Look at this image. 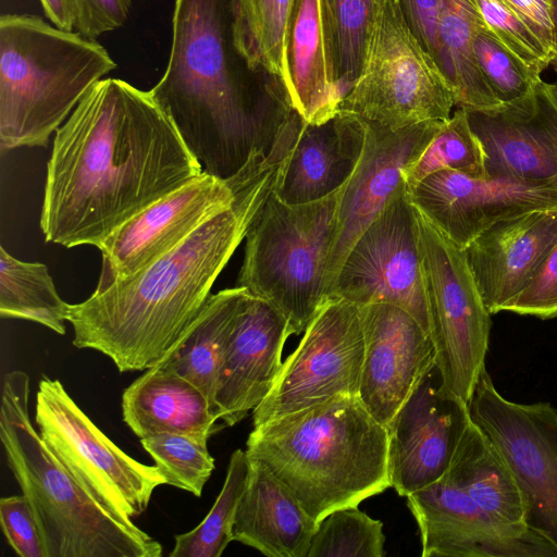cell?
<instances>
[{"label": "cell", "mask_w": 557, "mask_h": 557, "mask_svg": "<svg viewBox=\"0 0 557 557\" xmlns=\"http://www.w3.org/2000/svg\"><path fill=\"white\" fill-rule=\"evenodd\" d=\"M344 187L304 205H287L273 191L245 236L238 286L275 307L294 334L305 332L327 298V267Z\"/></svg>", "instance_id": "7"}, {"label": "cell", "mask_w": 557, "mask_h": 557, "mask_svg": "<svg viewBox=\"0 0 557 557\" xmlns=\"http://www.w3.org/2000/svg\"><path fill=\"white\" fill-rule=\"evenodd\" d=\"M468 409L510 467L527 504V525L557 548V411L548 403L505 398L486 369Z\"/></svg>", "instance_id": "13"}, {"label": "cell", "mask_w": 557, "mask_h": 557, "mask_svg": "<svg viewBox=\"0 0 557 557\" xmlns=\"http://www.w3.org/2000/svg\"><path fill=\"white\" fill-rule=\"evenodd\" d=\"M122 413L139 438L181 433L209 440L223 426L197 386L160 364L124 389Z\"/></svg>", "instance_id": "26"}, {"label": "cell", "mask_w": 557, "mask_h": 557, "mask_svg": "<svg viewBox=\"0 0 557 557\" xmlns=\"http://www.w3.org/2000/svg\"><path fill=\"white\" fill-rule=\"evenodd\" d=\"M552 5V20H553V28H554V48L550 60V66L554 67L557 73V0H550Z\"/></svg>", "instance_id": "45"}, {"label": "cell", "mask_w": 557, "mask_h": 557, "mask_svg": "<svg viewBox=\"0 0 557 557\" xmlns=\"http://www.w3.org/2000/svg\"><path fill=\"white\" fill-rule=\"evenodd\" d=\"M481 24L473 0H443L440 66L454 87L456 106L467 111L503 104L483 76L474 53V34Z\"/></svg>", "instance_id": "29"}, {"label": "cell", "mask_w": 557, "mask_h": 557, "mask_svg": "<svg viewBox=\"0 0 557 557\" xmlns=\"http://www.w3.org/2000/svg\"><path fill=\"white\" fill-rule=\"evenodd\" d=\"M443 121H428L400 129H388L364 121L362 156L344 187L338 206L326 274L327 297L352 245L405 180L403 174L420 157Z\"/></svg>", "instance_id": "19"}, {"label": "cell", "mask_w": 557, "mask_h": 557, "mask_svg": "<svg viewBox=\"0 0 557 557\" xmlns=\"http://www.w3.org/2000/svg\"><path fill=\"white\" fill-rule=\"evenodd\" d=\"M202 172L150 90L103 78L55 132L40 215L46 242L98 248Z\"/></svg>", "instance_id": "1"}, {"label": "cell", "mask_w": 557, "mask_h": 557, "mask_svg": "<svg viewBox=\"0 0 557 557\" xmlns=\"http://www.w3.org/2000/svg\"><path fill=\"white\" fill-rule=\"evenodd\" d=\"M359 308L366 342L359 398L387 428L436 363L435 349L430 334L405 309L384 302Z\"/></svg>", "instance_id": "20"}, {"label": "cell", "mask_w": 557, "mask_h": 557, "mask_svg": "<svg viewBox=\"0 0 557 557\" xmlns=\"http://www.w3.org/2000/svg\"><path fill=\"white\" fill-rule=\"evenodd\" d=\"M29 376L3 380L0 438L8 466L36 518L46 557H160L161 544L120 522L78 484L29 417Z\"/></svg>", "instance_id": "5"}, {"label": "cell", "mask_w": 557, "mask_h": 557, "mask_svg": "<svg viewBox=\"0 0 557 557\" xmlns=\"http://www.w3.org/2000/svg\"><path fill=\"white\" fill-rule=\"evenodd\" d=\"M69 307L46 264L18 260L0 247L1 318L32 321L63 335Z\"/></svg>", "instance_id": "30"}, {"label": "cell", "mask_w": 557, "mask_h": 557, "mask_svg": "<svg viewBox=\"0 0 557 557\" xmlns=\"http://www.w3.org/2000/svg\"><path fill=\"white\" fill-rule=\"evenodd\" d=\"M145 450L165 476L166 484L200 497L214 470L208 440L181 433H163L140 438Z\"/></svg>", "instance_id": "36"}, {"label": "cell", "mask_w": 557, "mask_h": 557, "mask_svg": "<svg viewBox=\"0 0 557 557\" xmlns=\"http://www.w3.org/2000/svg\"><path fill=\"white\" fill-rule=\"evenodd\" d=\"M445 475L494 518L527 524V504L510 467L471 418L459 436Z\"/></svg>", "instance_id": "27"}, {"label": "cell", "mask_w": 557, "mask_h": 557, "mask_svg": "<svg viewBox=\"0 0 557 557\" xmlns=\"http://www.w3.org/2000/svg\"><path fill=\"white\" fill-rule=\"evenodd\" d=\"M38 432L65 469L102 508L134 525L153 491L166 484L158 467L119 448L82 411L59 380L44 375L36 395Z\"/></svg>", "instance_id": "9"}, {"label": "cell", "mask_w": 557, "mask_h": 557, "mask_svg": "<svg viewBox=\"0 0 557 557\" xmlns=\"http://www.w3.org/2000/svg\"><path fill=\"white\" fill-rule=\"evenodd\" d=\"M133 0H74L75 30L96 39L120 28L128 17Z\"/></svg>", "instance_id": "41"}, {"label": "cell", "mask_w": 557, "mask_h": 557, "mask_svg": "<svg viewBox=\"0 0 557 557\" xmlns=\"http://www.w3.org/2000/svg\"><path fill=\"white\" fill-rule=\"evenodd\" d=\"M467 111V110H466ZM485 156L486 177L557 187V92L543 79L522 98L467 111Z\"/></svg>", "instance_id": "18"}, {"label": "cell", "mask_w": 557, "mask_h": 557, "mask_svg": "<svg viewBox=\"0 0 557 557\" xmlns=\"http://www.w3.org/2000/svg\"><path fill=\"white\" fill-rule=\"evenodd\" d=\"M504 311L540 319L557 315V240L525 288Z\"/></svg>", "instance_id": "40"}, {"label": "cell", "mask_w": 557, "mask_h": 557, "mask_svg": "<svg viewBox=\"0 0 557 557\" xmlns=\"http://www.w3.org/2000/svg\"><path fill=\"white\" fill-rule=\"evenodd\" d=\"M249 461L233 540L268 557H308L318 522L264 463Z\"/></svg>", "instance_id": "25"}, {"label": "cell", "mask_w": 557, "mask_h": 557, "mask_svg": "<svg viewBox=\"0 0 557 557\" xmlns=\"http://www.w3.org/2000/svg\"><path fill=\"white\" fill-rule=\"evenodd\" d=\"M383 523L357 506L338 508L317 524L308 557H383Z\"/></svg>", "instance_id": "35"}, {"label": "cell", "mask_w": 557, "mask_h": 557, "mask_svg": "<svg viewBox=\"0 0 557 557\" xmlns=\"http://www.w3.org/2000/svg\"><path fill=\"white\" fill-rule=\"evenodd\" d=\"M553 85H554V88H555V90H556V92H557V79H556V82H555V83H553Z\"/></svg>", "instance_id": "46"}, {"label": "cell", "mask_w": 557, "mask_h": 557, "mask_svg": "<svg viewBox=\"0 0 557 557\" xmlns=\"http://www.w3.org/2000/svg\"><path fill=\"white\" fill-rule=\"evenodd\" d=\"M443 170L486 177L485 156L471 129L467 111L458 108L433 136L420 157L403 174L408 186Z\"/></svg>", "instance_id": "34"}, {"label": "cell", "mask_w": 557, "mask_h": 557, "mask_svg": "<svg viewBox=\"0 0 557 557\" xmlns=\"http://www.w3.org/2000/svg\"><path fill=\"white\" fill-rule=\"evenodd\" d=\"M503 1L534 32L552 57L554 28L550 0Z\"/></svg>", "instance_id": "43"}, {"label": "cell", "mask_w": 557, "mask_h": 557, "mask_svg": "<svg viewBox=\"0 0 557 557\" xmlns=\"http://www.w3.org/2000/svg\"><path fill=\"white\" fill-rule=\"evenodd\" d=\"M364 350L359 306L326 298L283 362L273 388L252 410L253 426L335 396H359Z\"/></svg>", "instance_id": "12"}, {"label": "cell", "mask_w": 557, "mask_h": 557, "mask_svg": "<svg viewBox=\"0 0 557 557\" xmlns=\"http://www.w3.org/2000/svg\"><path fill=\"white\" fill-rule=\"evenodd\" d=\"M231 178L207 172L161 198L121 225L98 247L102 256L97 288L124 281L185 242L203 223L231 208Z\"/></svg>", "instance_id": "14"}, {"label": "cell", "mask_w": 557, "mask_h": 557, "mask_svg": "<svg viewBox=\"0 0 557 557\" xmlns=\"http://www.w3.org/2000/svg\"><path fill=\"white\" fill-rule=\"evenodd\" d=\"M115 67L96 39L37 15H1V150L47 146L84 96Z\"/></svg>", "instance_id": "6"}, {"label": "cell", "mask_w": 557, "mask_h": 557, "mask_svg": "<svg viewBox=\"0 0 557 557\" xmlns=\"http://www.w3.org/2000/svg\"><path fill=\"white\" fill-rule=\"evenodd\" d=\"M46 16L64 30H74L76 10L74 0H39Z\"/></svg>", "instance_id": "44"}, {"label": "cell", "mask_w": 557, "mask_h": 557, "mask_svg": "<svg viewBox=\"0 0 557 557\" xmlns=\"http://www.w3.org/2000/svg\"><path fill=\"white\" fill-rule=\"evenodd\" d=\"M248 293L237 286L211 295L197 319L157 363L197 386L207 397L215 417L219 370Z\"/></svg>", "instance_id": "28"}, {"label": "cell", "mask_w": 557, "mask_h": 557, "mask_svg": "<svg viewBox=\"0 0 557 557\" xmlns=\"http://www.w3.org/2000/svg\"><path fill=\"white\" fill-rule=\"evenodd\" d=\"M246 450L236 449L223 487L206 518L191 531L175 535L170 557H220L233 540L236 511L249 474Z\"/></svg>", "instance_id": "32"}, {"label": "cell", "mask_w": 557, "mask_h": 557, "mask_svg": "<svg viewBox=\"0 0 557 557\" xmlns=\"http://www.w3.org/2000/svg\"><path fill=\"white\" fill-rule=\"evenodd\" d=\"M366 140V122L337 112L320 124L305 122L285 159L274 194L287 205L318 201L344 187L356 171Z\"/></svg>", "instance_id": "23"}, {"label": "cell", "mask_w": 557, "mask_h": 557, "mask_svg": "<svg viewBox=\"0 0 557 557\" xmlns=\"http://www.w3.org/2000/svg\"><path fill=\"white\" fill-rule=\"evenodd\" d=\"M289 149L255 156L231 177V208L133 276L70 305L73 345L100 351L120 372L156 366L207 304L213 283L274 191Z\"/></svg>", "instance_id": "2"}, {"label": "cell", "mask_w": 557, "mask_h": 557, "mask_svg": "<svg viewBox=\"0 0 557 557\" xmlns=\"http://www.w3.org/2000/svg\"><path fill=\"white\" fill-rule=\"evenodd\" d=\"M469 419L468 404L444 387L435 363L386 428L392 487L407 496L442 479Z\"/></svg>", "instance_id": "16"}, {"label": "cell", "mask_w": 557, "mask_h": 557, "mask_svg": "<svg viewBox=\"0 0 557 557\" xmlns=\"http://www.w3.org/2000/svg\"><path fill=\"white\" fill-rule=\"evenodd\" d=\"M485 29L533 77L550 65V54L534 32L503 1L473 0Z\"/></svg>", "instance_id": "37"}, {"label": "cell", "mask_w": 557, "mask_h": 557, "mask_svg": "<svg viewBox=\"0 0 557 557\" xmlns=\"http://www.w3.org/2000/svg\"><path fill=\"white\" fill-rule=\"evenodd\" d=\"M418 222L436 366L444 387L469 404L481 372L486 369L491 313L463 250L419 211Z\"/></svg>", "instance_id": "10"}, {"label": "cell", "mask_w": 557, "mask_h": 557, "mask_svg": "<svg viewBox=\"0 0 557 557\" xmlns=\"http://www.w3.org/2000/svg\"><path fill=\"white\" fill-rule=\"evenodd\" d=\"M473 49L483 76L502 103L524 97L542 79L529 74L485 29L483 22L475 30Z\"/></svg>", "instance_id": "38"}, {"label": "cell", "mask_w": 557, "mask_h": 557, "mask_svg": "<svg viewBox=\"0 0 557 557\" xmlns=\"http://www.w3.org/2000/svg\"><path fill=\"white\" fill-rule=\"evenodd\" d=\"M246 453L317 522L392 487L387 430L359 396H335L256 425Z\"/></svg>", "instance_id": "4"}, {"label": "cell", "mask_w": 557, "mask_h": 557, "mask_svg": "<svg viewBox=\"0 0 557 557\" xmlns=\"http://www.w3.org/2000/svg\"><path fill=\"white\" fill-rule=\"evenodd\" d=\"M556 240L557 210H534L497 221L462 249L491 314L525 288Z\"/></svg>", "instance_id": "22"}, {"label": "cell", "mask_w": 557, "mask_h": 557, "mask_svg": "<svg viewBox=\"0 0 557 557\" xmlns=\"http://www.w3.org/2000/svg\"><path fill=\"white\" fill-rule=\"evenodd\" d=\"M250 70L234 38V0H175L170 57L150 90L205 172L221 180L269 156L295 112Z\"/></svg>", "instance_id": "3"}, {"label": "cell", "mask_w": 557, "mask_h": 557, "mask_svg": "<svg viewBox=\"0 0 557 557\" xmlns=\"http://www.w3.org/2000/svg\"><path fill=\"white\" fill-rule=\"evenodd\" d=\"M285 92L311 124L337 113L342 94L334 77L325 0H293L285 37Z\"/></svg>", "instance_id": "24"}, {"label": "cell", "mask_w": 557, "mask_h": 557, "mask_svg": "<svg viewBox=\"0 0 557 557\" xmlns=\"http://www.w3.org/2000/svg\"><path fill=\"white\" fill-rule=\"evenodd\" d=\"M455 106L451 83L411 28L400 0H381L360 73L337 112L400 129L448 120Z\"/></svg>", "instance_id": "8"}, {"label": "cell", "mask_w": 557, "mask_h": 557, "mask_svg": "<svg viewBox=\"0 0 557 557\" xmlns=\"http://www.w3.org/2000/svg\"><path fill=\"white\" fill-rule=\"evenodd\" d=\"M0 523L8 543L16 555L46 557L36 518L23 494L0 499Z\"/></svg>", "instance_id": "39"}, {"label": "cell", "mask_w": 557, "mask_h": 557, "mask_svg": "<svg viewBox=\"0 0 557 557\" xmlns=\"http://www.w3.org/2000/svg\"><path fill=\"white\" fill-rule=\"evenodd\" d=\"M292 334L287 319L275 307L248 293L218 374L214 408L224 426L243 420L269 395Z\"/></svg>", "instance_id": "21"}, {"label": "cell", "mask_w": 557, "mask_h": 557, "mask_svg": "<svg viewBox=\"0 0 557 557\" xmlns=\"http://www.w3.org/2000/svg\"><path fill=\"white\" fill-rule=\"evenodd\" d=\"M406 17L440 65V20L443 0H400Z\"/></svg>", "instance_id": "42"}, {"label": "cell", "mask_w": 557, "mask_h": 557, "mask_svg": "<svg viewBox=\"0 0 557 557\" xmlns=\"http://www.w3.org/2000/svg\"><path fill=\"white\" fill-rule=\"evenodd\" d=\"M381 0H325L334 77L342 98L356 82Z\"/></svg>", "instance_id": "33"}, {"label": "cell", "mask_w": 557, "mask_h": 557, "mask_svg": "<svg viewBox=\"0 0 557 557\" xmlns=\"http://www.w3.org/2000/svg\"><path fill=\"white\" fill-rule=\"evenodd\" d=\"M406 497L423 557H557L542 535L494 518L446 475Z\"/></svg>", "instance_id": "15"}, {"label": "cell", "mask_w": 557, "mask_h": 557, "mask_svg": "<svg viewBox=\"0 0 557 557\" xmlns=\"http://www.w3.org/2000/svg\"><path fill=\"white\" fill-rule=\"evenodd\" d=\"M293 0H234V38L251 71L285 90V37Z\"/></svg>", "instance_id": "31"}, {"label": "cell", "mask_w": 557, "mask_h": 557, "mask_svg": "<svg viewBox=\"0 0 557 557\" xmlns=\"http://www.w3.org/2000/svg\"><path fill=\"white\" fill-rule=\"evenodd\" d=\"M329 297L398 306L430 334L418 211L405 180L352 245Z\"/></svg>", "instance_id": "11"}, {"label": "cell", "mask_w": 557, "mask_h": 557, "mask_svg": "<svg viewBox=\"0 0 557 557\" xmlns=\"http://www.w3.org/2000/svg\"><path fill=\"white\" fill-rule=\"evenodd\" d=\"M408 189L416 209L460 249L497 221L557 210V187L451 170L430 174Z\"/></svg>", "instance_id": "17"}]
</instances>
